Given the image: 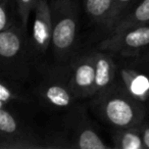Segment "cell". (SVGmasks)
<instances>
[{"mask_svg":"<svg viewBox=\"0 0 149 149\" xmlns=\"http://www.w3.org/2000/svg\"><path fill=\"white\" fill-rule=\"evenodd\" d=\"M22 23L17 0H0V31Z\"/></svg>","mask_w":149,"mask_h":149,"instance_id":"cell-16","label":"cell"},{"mask_svg":"<svg viewBox=\"0 0 149 149\" xmlns=\"http://www.w3.org/2000/svg\"><path fill=\"white\" fill-rule=\"evenodd\" d=\"M0 149H43L42 136L13 106L0 105Z\"/></svg>","mask_w":149,"mask_h":149,"instance_id":"cell-5","label":"cell"},{"mask_svg":"<svg viewBox=\"0 0 149 149\" xmlns=\"http://www.w3.org/2000/svg\"><path fill=\"white\" fill-rule=\"evenodd\" d=\"M114 0H83L89 19L103 31L107 24Z\"/></svg>","mask_w":149,"mask_h":149,"instance_id":"cell-15","label":"cell"},{"mask_svg":"<svg viewBox=\"0 0 149 149\" xmlns=\"http://www.w3.org/2000/svg\"><path fill=\"white\" fill-rule=\"evenodd\" d=\"M70 142V149H108L112 145L106 144L98 134L93 122L89 118L86 106L74 104L65 111L63 127Z\"/></svg>","mask_w":149,"mask_h":149,"instance_id":"cell-7","label":"cell"},{"mask_svg":"<svg viewBox=\"0 0 149 149\" xmlns=\"http://www.w3.org/2000/svg\"><path fill=\"white\" fill-rule=\"evenodd\" d=\"M92 99L94 110L113 128L141 126L147 120L149 108L135 99L118 80Z\"/></svg>","mask_w":149,"mask_h":149,"instance_id":"cell-3","label":"cell"},{"mask_svg":"<svg viewBox=\"0 0 149 149\" xmlns=\"http://www.w3.org/2000/svg\"><path fill=\"white\" fill-rule=\"evenodd\" d=\"M52 15V45L54 60L68 63L76 55L79 5L76 0H49Z\"/></svg>","mask_w":149,"mask_h":149,"instance_id":"cell-4","label":"cell"},{"mask_svg":"<svg viewBox=\"0 0 149 149\" xmlns=\"http://www.w3.org/2000/svg\"><path fill=\"white\" fill-rule=\"evenodd\" d=\"M147 24H149V0H137L118 17L105 36L116 35L129 29Z\"/></svg>","mask_w":149,"mask_h":149,"instance_id":"cell-13","label":"cell"},{"mask_svg":"<svg viewBox=\"0 0 149 149\" xmlns=\"http://www.w3.org/2000/svg\"><path fill=\"white\" fill-rule=\"evenodd\" d=\"M98 50L113 55L131 56L149 51V24L132 28L116 35L105 36L98 43Z\"/></svg>","mask_w":149,"mask_h":149,"instance_id":"cell-8","label":"cell"},{"mask_svg":"<svg viewBox=\"0 0 149 149\" xmlns=\"http://www.w3.org/2000/svg\"><path fill=\"white\" fill-rule=\"evenodd\" d=\"M137 0H114L113 1V5H112V9L110 15L108 17L107 24H106L105 28L103 30V33L105 35L111 27L114 25L116 21L118 19V17L125 13V11L128 10V8L133 4V3L136 2Z\"/></svg>","mask_w":149,"mask_h":149,"instance_id":"cell-17","label":"cell"},{"mask_svg":"<svg viewBox=\"0 0 149 149\" xmlns=\"http://www.w3.org/2000/svg\"><path fill=\"white\" fill-rule=\"evenodd\" d=\"M41 62L22 23L0 31V76L29 85Z\"/></svg>","mask_w":149,"mask_h":149,"instance_id":"cell-1","label":"cell"},{"mask_svg":"<svg viewBox=\"0 0 149 149\" xmlns=\"http://www.w3.org/2000/svg\"><path fill=\"white\" fill-rule=\"evenodd\" d=\"M118 80L138 101L149 108V51L131 56L114 55Z\"/></svg>","mask_w":149,"mask_h":149,"instance_id":"cell-6","label":"cell"},{"mask_svg":"<svg viewBox=\"0 0 149 149\" xmlns=\"http://www.w3.org/2000/svg\"><path fill=\"white\" fill-rule=\"evenodd\" d=\"M38 1L39 0H17L22 25L25 29L28 28V22H29L30 15L32 13H34L38 4Z\"/></svg>","mask_w":149,"mask_h":149,"instance_id":"cell-18","label":"cell"},{"mask_svg":"<svg viewBox=\"0 0 149 149\" xmlns=\"http://www.w3.org/2000/svg\"><path fill=\"white\" fill-rule=\"evenodd\" d=\"M95 60V96L111 87L118 78L114 55L102 50H94Z\"/></svg>","mask_w":149,"mask_h":149,"instance_id":"cell-12","label":"cell"},{"mask_svg":"<svg viewBox=\"0 0 149 149\" xmlns=\"http://www.w3.org/2000/svg\"><path fill=\"white\" fill-rule=\"evenodd\" d=\"M0 105H36L30 86L0 76Z\"/></svg>","mask_w":149,"mask_h":149,"instance_id":"cell-11","label":"cell"},{"mask_svg":"<svg viewBox=\"0 0 149 149\" xmlns=\"http://www.w3.org/2000/svg\"><path fill=\"white\" fill-rule=\"evenodd\" d=\"M70 85L78 100L95 96V60L94 50L74 55L70 60Z\"/></svg>","mask_w":149,"mask_h":149,"instance_id":"cell-9","label":"cell"},{"mask_svg":"<svg viewBox=\"0 0 149 149\" xmlns=\"http://www.w3.org/2000/svg\"><path fill=\"white\" fill-rule=\"evenodd\" d=\"M142 132H143V139L146 147L149 149V120H146V122L142 125Z\"/></svg>","mask_w":149,"mask_h":149,"instance_id":"cell-19","label":"cell"},{"mask_svg":"<svg viewBox=\"0 0 149 149\" xmlns=\"http://www.w3.org/2000/svg\"><path fill=\"white\" fill-rule=\"evenodd\" d=\"M112 147L116 149H148L144 143L141 126L114 128L111 134Z\"/></svg>","mask_w":149,"mask_h":149,"instance_id":"cell-14","label":"cell"},{"mask_svg":"<svg viewBox=\"0 0 149 149\" xmlns=\"http://www.w3.org/2000/svg\"><path fill=\"white\" fill-rule=\"evenodd\" d=\"M70 62L40 64L29 84L36 105L48 111H66L78 103L70 85Z\"/></svg>","mask_w":149,"mask_h":149,"instance_id":"cell-2","label":"cell"},{"mask_svg":"<svg viewBox=\"0 0 149 149\" xmlns=\"http://www.w3.org/2000/svg\"><path fill=\"white\" fill-rule=\"evenodd\" d=\"M52 33L53 26L50 1L39 0L34 10V24L30 40L35 55L41 63L46 62L44 60V55L51 48Z\"/></svg>","mask_w":149,"mask_h":149,"instance_id":"cell-10","label":"cell"}]
</instances>
